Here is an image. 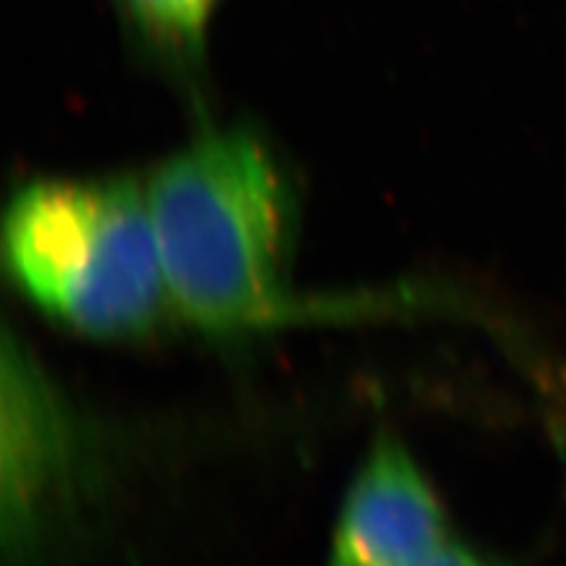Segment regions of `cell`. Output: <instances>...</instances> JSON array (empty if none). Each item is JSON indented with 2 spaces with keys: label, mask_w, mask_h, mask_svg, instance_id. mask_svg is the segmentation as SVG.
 Masks as SVG:
<instances>
[{
  "label": "cell",
  "mask_w": 566,
  "mask_h": 566,
  "mask_svg": "<svg viewBox=\"0 0 566 566\" xmlns=\"http://www.w3.org/2000/svg\"><path fill=\"white\" fill-rule=\"evenodd\" d=\"M172 307L208 331L303 316L289 286L295 203L286 175L248 130L208 133L147 182Z\"/></svg>",
  "instance_id": "obj_1"
},
{
  "label": "cell",
  "mask_w": 566,
  "mask_h": 566,
  "mask_svg": "<svg viewBox=\"0 0 566 566\" xmlns=\"http://www.w3.org/2000/svg\"><path fill=\"white\" fill-rule=\"evenodd\" d=\"M422 566H507V564H501L499 559L472 551V547L449 541L434 557H430Z\"/></svg>",
  "instance_id": "obj_5"
},
{
  "label": "cell",
  "mask_w": 566,
  "mask_h": 566,
  "mask_svg": "<svg viewBox=\"0 0 566 566\" xmlns=\"http://www.w3.org/2000/svg\"><path fill=\"white\" fill-rule=\"evenodd\" d=\"M3 253L31 303L95 338H137L172 305L147 187L130 177L20 189Z\"/></svg>",
  "instance_id": "obj_2"
},
{
  "label": "cell",
  "mask_w": 566,
  "mask_h": 566,
  "mask_svg": "<svg viewBox=\"0 0 566 566\" xmlns=\"http://www.w3.org/2000/svg\"><path fill=\"white\" fill-rule=\"evenodd\" d=\"M449 543L428 480L392 441H380L354 480L331 566H422Z\"/></svg>",
  "instance_id": "obj_3"
},
{
  "label": "cell",
  "mask_w": 566,
  "mask_h": 566,
  "mask_svg": "<svg viewBox=\"0 0 566 566\" xmlns=\"http://www.w3.org/2000/svg\"><path fill=\"white\" fill-rule=\"evenodd\" d=\"M145 39L177 57L201 55L220 0H116Z\"/></svg>",
  "instance_id": "obj_4"
}]
</instances>
